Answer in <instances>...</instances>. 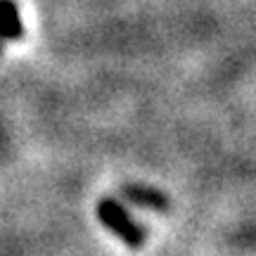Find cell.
<instances>
[{"label": "cell", "mask_w": 256, "mask_h": 256, "mask_svg": "<svg viewBox=\"0 0 256 256\" xmlns=\"http://www.w3.org/2000/svg\"><path fill=\"white\" fill-rule=\"evenodd\" d=\"M98 218L104 228L114 232L116 238L130 249H140L145 244V230L140 223L128 216V211L114 200H100L98 204Z\"/></svg>", "instance_id": "obj_1"}, {"label": "cell", "mask_w": 256, "mask_h": 256, "mask_svg": "<svg viewBox=\"0 0 256 256\" xmlns=\"http://www.w3.org/2000/svg\"><path fill=\"white\" fill-rule=\"evenodd\" d=\"M124 194L128 200L138 204V206H145V209H154V211H166L168 209V200L154 188H145V185H124Z\"/></svg>", "instance_id": "obj_2"}, {"label": "cell", "mask_w": 256, "mask_h": 256, "mask_svg": "<svg viewBox=\"0 0 256 256\" xmlns=\"http://www.w3.org/2000/svg\"><path fill=\"white\" fill-rule=\"evenodd\" d=\"M0 31L10 38L22 36V22L12 0H0Z\"/></svg>", "instance_id": "obj_3"}]
</instances>
